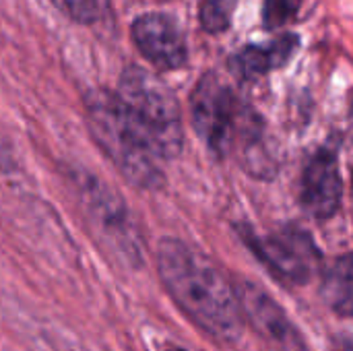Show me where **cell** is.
<instances>
[{"label":"cell","instance_id":"obj_16","mask_svg":"<svg viewBox=\"0 0 353 351\" xmlns=\"http://www.w3.org/2000/svg\"><path fill=\"white\" fill-rule=\"evenodd\" d=\"M335 351H353V333H345L335 339Z\"/></svg>","mask_w":353,"mask_h":351},{"label":"cell","instance_id":"obj_10","mask_svg":"<svg viewBox=\"0 0 353 351\" xmlns=\"http://www.w3.org/2000/svg\"><path fill=\"white\" fill-rule=\"evenodd\" d=\"M298 43L300 37L296 33H283L265 46H246L232 56L230 68L240 79H259L288 64L292 54L298 50Z\"/></svg>","mask_w":353,"mask_h":351},{"label":"cell","instance_id":"obj_8","mask_svg":"<svg viewBox=\"0 0 353 351\" xmlns=\"http://www.w3.org/2000/svg\"><path fill=\"white\" fill-rule=\"evenodd\" d=\"M130 35L139 52L161 70L182 68L188 60L186 37L180 25L168 14L151 12L139 17L130 27Z\"/></svg>","mask_w":353,"mask_h":351},{"label":"cell","instance_id":"obj_1","mask_svg":"<svg viewBox=\"0 0 353 351\" xmlns=\"http://www.w3.org/2000/svg\"><path fill=\"white\" fill-rule=\"evenodd\" d=\"M157 271L172 300L199 329L219 341L240 337L244 314L236 288L207 254L178 238H163Z\"/></svg>","mask_w":353,"mask_h":351},{"label":"cell","instance_id":"obj_5","mask_svg":"<svg viewBox=\"0 0 353 351\" xmlns=\"http://www.w3.org/2000/svg\"><path fill=\"white\" fill-rule=\"evenodd\" d=\"M118 97L147 134L161 159H174L182 151V112L170 87L141 66H128L118 85Z\"/></svg>","mask_w":353,"mask_h":351},{"label":"cell","instance_id":"obj_7","mask_svg":"<svg viewBox=\"0 0 353 351\" xmlns=\"http://www.w3.org/2000/svg\"><path fill=\"white\" fill-rule=\"evenodd\" d=\"M244 319L254 327L271 351H308L298 327L288 312L256 283L242 281L236 285Z\"/></svg>","mask_w":353,"mask_h":351},{"label":"cell","instance_id":"obj_9","mask_svg":"<svg viewBox=\"0 0 353 351\" xmlns=\"http://www.w3.org/2000/svg\"><path fill=\"white\" fill-rule=\"evenodd\" d=\"M343 184L339 176V161L333 151H316L302 174L300 203L302 209L314 219H331L341 203Z\"/></svg>","mask_w":353,"mask_h":351},{"label":"cell","instance_id":"obj_12","mask_svg":"<svg viewBox=\"0 0 353 351\" xmlns=\"http://www.w3.org/2000/svg\"><path fill=\"white\" fill-rule=\"evenodd\" d=\"M238 0H203L201 2V25L209 33H221L230 27Z\"/></svg>","mask_w":353,"mask_h":351},{"label":"cell","instance_id":"obj_15","mask_svg":"<svg viewBox=\"0 0 353 351\" xmlns=\"http://www.w3.org/2000/svg\"><path fill=\"white\" fill-rule=\"evenodd\" d=\"M14 170V155H12V147L8 143V139L4 137L2 128H0V172H12Z\"/></svg>","mask_w":353,"mask_h":351},{"label":"cell","instance_id":"obj_2","mask_svg":"<svg viewBox=\"0 0 353 351\" xmlns=\"http://www.w3.org/2000/svg\"><path fill=\"white\" fill-rule=\"evenodd\" d=\"M190 120L199 139L217 155L240 153L252 172L269 170L261 124L238 93L215 72H207L190 95Z\"/></svg>","mask_w":353,"mask_h":351},{"label":"cell","instance_id":"obj_17","mask_svg":"<svg viewBox=\"0 0 353 351\" xmlns=\"http://www.w3.org/2000/svg\"><path fill=\"white\" fill-rule=\"evenodd\" d=\"M165 351H186V350H182V348H170V350H165Z\"/></svg>","mask_w":353,"mask_h":351},{"label":"cell","instance_id":"obj_11","mask_svg":"<svg viewBox=\"0 0 353 351\" xmlns=\"http://www.w3.org/2000/svg\"><path fill=\"white\" fill-rule=\"evenodd\" d=\"M321 294L339 317L353 319V252L335 259L323 273Z\"/></svg>","mask_w":353,"mask_h":351},{"label":"cell","instance_id":"obj_4","mask_svg":"<svg viewBox=\"0 0 353 351\" xmlns=\"http://www.w3.org/2000/svg\"><path fill=\"white\" fill-rule=\"evenodd\" d=\"M70 188L99 246L122 267L143 265V238L124 199L87 168L70 170Z\"/></svg>","mask_w":353,"mask_h":351},{"label":"cell","instance_id":"obj_14","mask_svg":"<svg viewBox=\"0 0 353 351\" xmlns=\"http://www.w3.org/2000/svg\"><path fill=\"white\" fill-rule=\"evenodd\" d=\"M54 4L77 23H93L99 17V0H54Z\"/></svg>","mask_w":353,"mask_h":351},{"label":"cell","instance_id":"obj_13","mask_svg":"<svg viewBox=\"0 0 353 351\" xmlns=\"http://www.w3.org/2000/svg\"><path fill=\"white\" fill-rule=\"evenodd\" d=\"M304 0H265L263 23L267 29H279L288 25L300 10Z\"/></svg>","mask_w":353,"mask_h":351},{"label":"cell","instance_id":"obj_6","mask_svg":"<svg viewBox=\"0 0 353 351\" xmlns=\"http://www.w3.org/2000/svg\"><path fill=\"white\" fill-rule=\"evenodd\" d=\"M242 238L261 263L283 281L304 285L319 271L321 252L312 238L298 228H283L265 236L242 232Z\"/></svg>","mask_w":353,"mask_h":351},{"label":"cell","instance_id":"obj_3","mask_svg":"<svg viewBox=\"0 0 353 351\" xmlns=\"http://www.w3.org/2000/svg\"><path fill=\"white\" fill-rule=\"evenodd\" d=\"M85 116L95 143L128 182L145 190L163 184V159L116 91H91L85 97Z\"/></svg>","mask_w":353,"mask_h":351}]
</instances>
